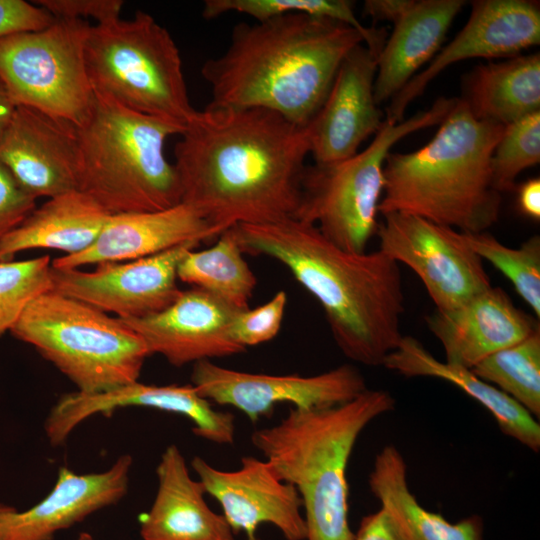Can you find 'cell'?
<instances>
[{"mask_svg":"<svg viewBox=\"0 0 540 540\" xmlns=\"http://www.w3.org/2000/svg\"><path fill=\"white\" fill-rule=\"evenodd\" d=\"M540 162V111L507 126L492 158L493 185L500 192L516 188V178L525 169Z\"/></svg>","mask_w":540,"mask_h":540,"instance_id":"cell-34","label":"cell"},{"mask_svg":"<svg viewBox=\"0 0 540 540\" xmlns=\"http://www.w3.org/2000/svg\"><path fill=\"white\" fill-rule=\"evenodd\" d=\"M540 43L539 2L530 0H475L464 27L425 69L391 99L386 119L404 120L408 105L450 65L471 58H512Z\"/></svg>","mask_w":540,"mask_h":540,"instance_id":"cell-14","label":"cell"},{"mask_svg":"<svg viewBox=\"0 0 540 540\" xmlns=\"http://www.w3.org/2000/svg\"><path fill=\"white\" fill-rule=\"evenodd\" d=\"M439 125L421 148L388 153L379 214L402 212L460 232H485L500 214L491 158L505 126L476 119L461 98Z\"/></svg>","mask_w":540,"mask_h":540,"instance_id":"cell-4","label":"cell"},{"mask_svg":"<svg viewBox=\"0 0 540 540\" xmlns=\"http://www.w3.org/2000/svg\"><path fill=\"white\" fill-rule=\"evenodd\" d=\"M425 322L441 343L445 362L468 369L540 330L537 318L493 286L452 310H436Z\"/></svg>","mask_w":540,"mask_h":540,"instance_id":"cell-22","label":"cell"},{"mask_svg":"<svg viewBox=\"0 0 540 540\" xmlns=\"http://www.w3.org/2000/svg\"><path fill=\"white\" fill-rule=\"evenodd\" d=\"M123 407H145L184 416L193 432L216 444H232L234 416L216 410L190 383L186 385H150L139 381L116 389L85 394L78 391L62 395L44 421V430L52 446H61L84 420L96 414L110 415Z\"/></svg>","mask_w":540,"mask_h":540,"instance_id":"cell-16","label":"cell"},{"mask_svg":"<svg viewBox=\"0 0 540 540\" xmlns=\"http://www.w3.org/2000/svg\"><path fill=\"white\" fill-rule=\"evenodd\" d=\"M368 483L372 494L410 540H483L480 516L451 523L418 502L408 486L406 462L394 445L384 446L376 455Z\"/></svg>","mask_w":540,"mask_h":540,"instance_id":"cell-28","label":"cell"},{"mask_svg":"<svg viewBox=\"0 0 540 540\" xmlns=\"http://www.w3.org/2000/svg\"><path fill=\"white\" fill-rule=\"evenodd\" d=\"M243 253L284 265L320 303L335 343L350 360L382 366L403 335L399 264L379 249L352 253L312 224L285 218L231 228Z\"/></svg>","mask_w":540,"mask_h":540,"instance_id":"cell-2","label":"cell"},{"mask_svg":"<svg viewBox=\"0 0 540 540\" xmlns=\"http://www.w3.org/2000/svg\"><path fill=\"white\" fill-rule=\"evenodd\" d=\"M382 217L379 250L419 277L437 311L452 310L492 286L483 260L460 231L402 212Z\"/></svg>","mask_w":540,"mask_h":540,"instance_id":"cell-11","label":"cell"},{"mask_svg":"<svg viewBox=\"0 0 540 540\" xmlns=\"http://www.w3.org/2000/svg\"><path fill=\"white\" fill-rule=\"evenodd\" d=\"M77 540H94V539H93V536L89 534L88 532H81Z\"/></svg>","mask_w":540,"mask_h":540,"instance_id":"cell-43","label":"cell"},{"mask_svg":"<svg viewBox=\"0 0 540 540\" xmlns=\"http://www.w3.org/2000/svg\"><path fill=\"white\" fill-rule=\"evenodd\" d=\"M229 12L248 15L256 22L297 13L334 20L361 32L366 47L373 52L382 47L387 36L385 29L362 25L353 2L347 0H206L202 7V16L207 20Z\"/></svg>","mask_w":540,"mask_h":540,"instance_id":"cell-31","label":"cell"},{"mask_svg":"<svg viewBox=\"0 0 540 540\" xmlns=\"http://www.w3.org/2000/svg\"><path fill=\"white\" fill-rule=\"evenodd\" d=\"M85 58L96 94L182 131L197 111L174 39L144 11L130 19L90 25Z\"/></svg>","mask_w":540,"mask_h":540,"instance_id":"cell-8","label":"cell"},{"mask_svg":"<svg viewBox=\"0 0 540 540\" xmlns=\"http://www.w3.org/2000/svg\"><path fill=\"white\" fill-rule=\"evenodd\" d=\"M36 208V199L26 193L0 163V240L18 227Z\"/></svg>","mask_w":540,"mask_h":540,"instance_id":"cell-37","label":"cell"},{"mask_svg":"<svg viewBox=\"0 0 540 540\" xmlns=\"http://www.w3.org/2000/svg\"><path fill=\"white\" fill-rule=\"evenodd\" d=\"M377 56L360 44L342 61L328 95L305 126L315 164L354 156L360 145L383 126L374 98Z\"/></svg>","mask_w":540,"mask_h":540,"instance_id":"cell-18","label":"cell"},{"mask_svg":"<svg viewBox=\"0 0 540 540\" xmlns=\"http://www.w3.org/2000/svg\"><path fill=\"white\" fill-rule=\"evenodd\" d=\"M49 255L25 260H0V337L18 322L29 304L52 291Z\"/></svg>","mask_w":540,"mask_h":540,"instance_id":"cell-33","label":"cell"},{"mask_svg":"<svg viewBox=\"0 0 540 540\" xmlns=\"http://www.w3.org/2000/svg\"><path fill=\"white\" fill-rule=\"evenodd\" d=\"M132 463L123 454L103 472L60 468L52 490L31 508L17 511L0 504V540H53L58 531L116 504L127 493Z\"/></svg>","mask_w":540,"mask_h":540,"instance_id":"cell-20","label":"cell"},{"mask_svg":"<svg viewBox=\"0 0 540 540\" xmlns=\"http://www.w3.org/2000/svg\"><path fill=\"white\" fill-rule=\"evenodd\" d=\"M465 243L484 261L491 263L514 286L540 317V238L534 235L518 248L502 244L492 234L461 232Z\"/></svg>","mask_w":540,"mask_h":540,"instance_id":"cell-32","label":"cell"},{"mask_svg":"<svg viewBox=\"0 0 540 540\" xmlns=\"http://www.w3.org/2000/svg\"><path fill=\"white\" fill-rule=\"evenodd\" d=\"M109 215L80 190L49 198L0 240V260L31 249L79 253L96 240Z\"/></svg>","mask_w":540,"mask_h":540,"instance_id":"cell-26","label":"cell"},{"mask_svg":"<svg viewBox=\"0 0 540 540\" xmlns=\"http://www.w3.org/2000/svg\"><path fill=\"white\" fill-rule=\"evenodd\" d=\"M463 0H420L394 24L377 57L374 98L392 99L440 51Z\"/></svg>","mask_w":540,"mask_h":540,"instance_id":"cell-24","label":"cell"},{"mask_svg":"<svg viewBox=\"0 0 540 540\" xmlns=\"http://www.w3.org/2000/svg\"><path fill=\"white\" fill-rule=\"evenodd\" d=\"M10 333L85 394L138 381L150 356L143 339L121 319L55 291L34 299Z\"/></svg>","mask_w":540,"mask_h":540,"instance_id":"cell-7","label":"cell"},{"mask_svg":"<svg viewBox=\"0 0 540 540\" xmlns=\"http://www.w3.org/2000/svg\"><path fill=\"white\" fill-rule=\"evenodd\" d=\"M182 129L95 93L77 128L78 190L111 214L152 212L181 203L174 164L164 149Z\"/></svg>","mask_w":540,"mask_h":540,"instance_id":"cell-6","label":"cell"},{"mask_svg":"<svg viewBox=\"0 0 540 540\" xmlns=\"http://www.w3.org/2000/svg\"><path fill=\"white\" fill-rule=\"evenodd\" d=\"M354 540H410L396 518L384 507L362 518Z\"/></svg>","mask_w":540,"mask_h":540,"instance_id":"cell-39","label":"cell"},{"mask_svg":"<svg viewBox=\"0 0 540 540\" xmlns=\"http://www.w3.org/2000/svg\"><path fill=\"white\" fill-rule=\"evenodd\" d=\"M239 311L192 287L158 313L121 320L143 339L150 355L159 354L171 365L182 367L245 352L231 336V325Z\"/></svg>","mask_w":540,"mask_h":540,"instance_id":"cell-19","label":"cell"},{"mask_svg":"<svg viewBox=\"0 0 540 540\" xmlns=\"http://www.w3.org/2000/svg\"><path fill=\"white\" fill-rule=\"evenodd\" d=\"M55 18L34 2L0 0V38L37 31L49 26Z\"/></svg>","mask_w":540,"mask_h":540,"instance_id":"cell-38","label":"cell"},{"mask_svg":"<svg viewBox=\"0 0 540 540\" xmlns=\"http://www.w3.org/2000/svg\"><path fill=\"white\" fill-rule=\"evenodd\" d=\"M364 36L346 24L288 14L234 26L228 47L205 61L211 104L262 108L305 127L325 101L347 54Z\"/></svg>","mask_w":540,"mask_h":540,"instance_id":"cell-3","label":"cell"},{"mask_svg":"<svg viewBox=\"0 0 540 540\" xmlns=\"http://www.w3.org/2000/svg\"><path fill=\"white\" fill-rule=\"evenodd\" d=\"M156 475L154 501L139 520L143 540H235L224 516L208 506L203 484L190 476L176 445L166 447Z\"/></svg>","mask_w":540,"mask_h":540,"instance_id":"cell-23","label":"cell"},{"mask_svg":"<svg viewBox=\"0 0 540 540\" xmlns=\"http://www.w3.org/2000/svg\"><path fill=\"white\" fill-rule=\"evenodd\" d=\"M415 0H366L364 13L376 21H388L393 25L412 7Z\"/></svg>","mask_w":540,"mask_h":540,"instance_id":"cell-40","label":"cell"},{"mask_svg":"<svg viewBox=\"0 0 540 540\" xmlns=\"http://www.w3.org/2000/svg\"><path fill=\"white\" fill-rule=\"evenodd\" d=\"M198 244H182L137 260L98 264L91 271L51 266L52 291L119 319L144 318L164 310L181 294L178 265Z\"/></svg>","mask_w":540,"mask_h":540,"instance_id":"cell-13","label":"cell"},{"mask_svg":"<svg viewBox=\"0 0 540 540\" xmlns=\"http://www.w3.org/2000/svg\"><path fill=\"white\" fill-rule=\"evenodd\" d=\"M480 379L540 417V330L483 359L472 369Z\"/></svg>","mask_w":540,"mask_h":540,"instance_id":"cell-30","label":"cell"},{"mask_svg":"<svg viewBox=\"0 0 540 540\" xmlns=\"http://www.w3.org/2000/svg\"><path fill=\"white\" fill-rule=\"evenodd\" d=\"M14 110L15 105L12 103L6 87L0 78V132L10 120Z\"/></svg>","mask_w":540,"mask_h":540,"instance_id":"cell-42","label":"cell"},{"mask_svg":"<svg viewBox=\"0 0 540 540\" xmlns=\"http://www.w3.org/2000/svg\"><path fill=\"white\" fill-rule=\"evenodd\" d=\"M517 191V208L524 216L540 220V179L530 178L521 183Z\"/></svg>","mask_w":540,"mask_h":540,"instance_id":"cell-41","label":"cell"},{"mask_svg":"<svg viewBox=\"0 0 540 540\" xmlns=\"http://www.w3.org/2000/svg\"><path fill=\"white\" fill-rule=\"evenodd\" d=\"M287 306V293L277 291L265 304L239 311L231 325V336L243 348L272 340L280 331Z\"/></svg>","mask_w":540,"mask_h":540,"instance_id":"cell-35","label":"cell"},{"mask_svg":"<svg viewBox=\"0 0 540 540\" xmlns=\"http://www.w3.org/2000/svg\"><path fill=\"white\" fill-rule=\"evenodd\" d=\"M35 4L55 19L96 20V24L120 18L122 0H37Z\"/></svg>","mask_w":540,"mask_h":540,"instance_id":"cell-36","label":"cell"},{"mask_svg":"<svg viewBox=\"0 0 540 540\" xmlns=\"http://www.w3.org/2000/svg\"><path fill=\"white\" fill-rule=\"evenodd\" d=\"M175 145L181 202L221 235L293 218L310 154L305 127L262 108L209 103Z\"/></svg>","mask_w":540,"mask_h":540,"instance_id":"cell-1","label":"cell"},{"mask_svg":"<svg viewBox=\"0 0 540 540\" xmlns=\"http://www.w3.org/2000/svg\"><path fill=\"white\" fill-rule=\"evenodd\" d=\"M90 25L55 19L49 26L0 38V78L16 106L28 107L80 127L94 90L85 58Z\"/></svg>","mask_w":540,"mask_h":540,"instance_id":"cell-10","label":"cell"},{"mask_svg":"<svg viewBox=\"0 0 540 540\" xmlns=\"http://www.w3.org/2000/svg\"><path fill=\"white\" fill-rule=\"evenodd\" d=\"M219 235L193 207L182 202L160 211L111 214L88 248L62 255L52 260L51 266L71 269L132 261Z\"/></svg>","mask_w":540,"mask_h":540,"instance_id":"cell-21","label":"cell"},{"mask_svg":"<svg viewBox=\"0 0 540 540\" xmlns=\"http://www.w3.org/2000/svg\"><path fill=\"white\" fill-rule=\"evenodd\" d=\"M382 366L406 377H433L455 385L489 411L502 433L534 452L539 451L540 425L536 418L471 369L438 360L418 339L403 336Z\"/></svg>","mask_w":540,"mask_h":540,"instance_id":"cell-25","label":"cell"},{"mask_svg":"<svg viewBox=\"0 0 540 540\" xmlns=\"http://www.w3.org/2000/svg\"><path fill=\"white\" fill-rule=\"evenodd\" d=\"M456 98L437 99L427 110L383 126L362 151L340 162L306 167L293 218L312 224L339 248L363 253L376 235L384 188L383 167L390 149L418 130L440 124Z\"/></svg>","mask_w":540,"mask_h":540,"instance_id":"cell-9","label":"cell"},{"mask_svg":"<svg viewBox=\"0 0 540 540\" xmlns=\"http://www.w3.org/2000/svg\"><path fill=\"white\" fill-rule=\"evenodd\" d=\"M191 384L209 402L232 406L252 422L270 416L277 403L288 402L296 409H321L345 403L367 389L361 372L350 364L302 376L243 372L212 360L193 364Z\"/></svg>","mask_w":540,"mask_h":540,"instance_id":"cell-12","label":"cell"},{"mask_svg":"<svg viewBox=\"0 0 540 540\" xmlns=\"http://www.w3.org/2000/svg\"><path fill=\"white\" fill-rule=\"evenodd\" d=\"M210 248L188 251L177 269L178 280L201 289L237 310L249 308L257 279L243 257L231 228Z\"/></svg>","mask_w":540,"mask_h":540,"instance_id":"cell-29","label":"cell"},{"mask_svg":"<svg viewBox=\"0 0 540 540\" xmlns=\"http://www.w3.org/2000/svg\"><path fill=\"white\" fill-rule=\"evenodd\" d=\"M0 163L35 199L78 190L77 128L40 111L16 106L0 132Z\"/></svg>","mask_w":540,"mask_h":540,"instance_id":"cell-17","label":"cell"},{"mask_svg":"<svg viewBox=\"0 0 540 540\" xmlns=\"http://www.w3.org/2000/svg\"><path fill=\"white\" fill-rule=\"evenodd\" d=\"M461 99L476 119L503 126L540 111V53L476 66Z\"/></svg>","mask_w":540,"mask_h":540,"instance_id":"cell-27","label":"cell"},{"mask_svg":"<svg viewBox=\"0 0 540 540\" xmlns=\"http://www.w3.org/2000/svg\"><path fill=\"white\" fill-rule=\"evenodd\" d=\"M394 407L388 391L367 388L335 406L291 408L278 424L252 433L253 446L277 477L298 491L306 540H354L348 522L347 465L363 429Z\"/></svg>","mask_w":540,"mask_h":540,"instance_id":"cell-5","label":"cell"},{"mask_svg":"<svg viewBox=\"0 0 540 540\" xmlns=\"http://www.w3.org/2000/svg\"><path fill=\"white\" fill-rule=\"evenodd\" d=\"M191 467L206 494L220 504L234 534L243 531L247 540H259L258 527L269 523L287 540H306L301 497L294 486L277 477L267 461L244 456L239 469L225 471L195 456Z\"/></svg>","mask_w":540,"mask_h":540,"instance_id":"cell-15","label":"cell"}]
</instances>
